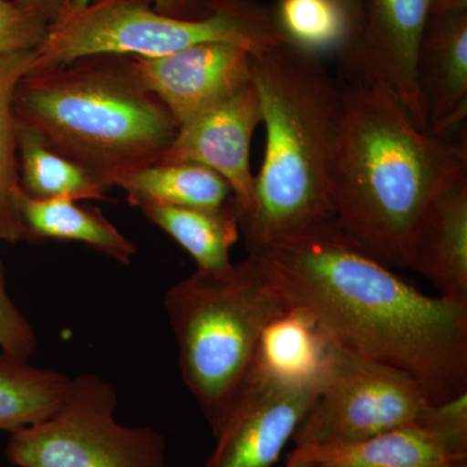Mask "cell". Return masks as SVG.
<instances>
[{"instance_id":"obj_1","label":"cell","mask_w":467,"mask_h":467,"mask_svg":"<svg viewBox=\"0 0 467 467\" xmlns=\"http://www.w3.org/2000/svg\"><path fill=\"white\" fill-rule=\"evenodd\" d=\"M335 346L407 371L430 402L467 392V306L429 296L322 223L256 254Z\"/></svg>"},{"instance_id":"obj_2","label":"cell","mask_w":467,"mask_h":467,"mask_svg":"<svg viewBox=\"0 0 467 467\" xmlns=\"http://www.w3.org/2000/svg\"><path fill=\"white\" fill-rule=\"evenodd\" d=\"M466 164L465 143L418 128L389 92L344 85L331 205L337 227L374 259L408 266L427 207L445 180Z\"/></svg>"},{"instance_id":"obj_3","label":"cell","mask_w":467,"mask_h":467,"mask_svg":"<svg viewBox=\"0 0 467 467\" xmlns=\"http://www.w3.org/2000/svg\"><path fill=\"white\" fill-rule=\"evenodd\" d=\"M266 147L250 211L239 220L248 254L334 220L330 177L344 85L321 57L288 41L251 60Z\"/></svg>"},{"instance_id":"obj_4","label":"cell","mask_w":467,"mask_h":467,"mask_svg":"<svg viewBox=\"0 0 467 467\" xmlns=\"http://www.w3.org/2000/svg\"><path fill=\"white\" fill-rule=\"evenodd\" d=\"M14 109L18 126L109 189L121 175L160 162L178 131L129 55L30 70L18 82Z\"/></svg>"},{"instance_id":"obj_5","label":"cell","mask_w":467,"mask_h":467,"mask_svg":"<svg viewBox=\"0 0 467 467\" xmlns=\"http://www.w3.org/2000/svg\"><path fill=\"white\" fill-rule=\"evenodd\" d=\"M287 306L257 254L227 272L196 270L165 294L181 377L213 435L250 371L264 327Z\"/></svg>"},{"instance_id":"obj_6","label":"cell","mask_w":467,"mask_h":467,"mask_svg":"<svg viewBox=\"0 0 467 467\" xmlns=\"http://www.w3.org/2000/svg\"><path fill=\"white\" fill-rule=\"evenodd\" d=\"M212 9L207 17L183 20L159 14L152 0H91L84 7L67 3L48 23L32 70L97 54L165 57L211 42L230 43L256 57L285 41L273 12L257 0H225Z\"/></svg>"},{"instance_id":"obj_7","label":"cell","mask_w":467,"mask_h":467,"mask_svg":"<svg viewBox=\"0 0 467 467\" xmlns=\"http://www.w3.org/2000/svg\"><path fill=\"white\" fill-rule=\"evenodd\" d=\"M115 386L98 374L72 378L47 420L9 434L5 457L16 467H167V444L152 426L116 420Z\"/></svg>"},{"instance_id":"obj_8","label":"cell","mask_w":467,"mask_h":467,"mask_svg":"<svg viewBox=\"0 0 467 467\" xmlns=\"http://www.w3.org/2000/svg\"><path fill=\"white\" fill-rule=\"evenodd\" d=\"M429 402L407 371L335 346L324 389L292 439L299 450L364 441L414 422Z\"/></svg>"},{"instance_id":"obj_9","label":"cell","mask_w":467,"mask_h":467,"mask_svg":"<svg viewBox=\"0 0 467 467\" xmlns=\"http://www.w3.org/2000/svg\"><path fill=\"white\" fill-rule=\"evenodd\" d=\"M432 8L434 0H362L361 24L340 54L348 84L389 92L423 130L429 119L417 63Z\"/></svg>"},{"instance_id":"obj_10","label":"cell","mask_w":467,"mask_h":467,"mask_svg":"<svg viewBox=\"0 0 467 467\" xmlns=\"http://www.w3.org/2000/svg\"><path fill=\"white\" fill-rule=\"evenodd\" d=\"M324 384H295L248 373L214 434L202 467H272Z\"/></svg>"},{"instance_id":"obj_11","label":"cell","mask_w":467,"mask_h":467,"mask_svg":"<svg viewBox=\"0 0 467 467\" xmlns=\"http://www.w3.org/2000/svg\"><path fill=\"white\" fill-rule=\"evenodd\" d=\"M261 122L259 95L251 81L181 125L160 162H192L216 171L232 189L241 220L250 211L254 199L250 150L254 130Z\"/></svg>"},{"instance_id":"obj_12","label":"cell","mask_w":467,"mask_h":467,"mask_svg":"<svg viewBox=\"0 0 467 467\" xmlns=\"http://www.w3.org/2000/svg\"><path fill=\"white\" fill-rule=\"evenodd\" d=\"M252 55L223 42L202 43L159 57H133L143 85L178 128L252 81Z\"/></svg>"},{"instance_id":"obj_13","label":"cell","mask_w":467,"mask_h":467,"mask_svg":"<svg viewBox=\"0 0 467 467\" xmlns=\"http://www.w3.org/2000/svg\"><path fill=\"white\" fill-rule=\"evenodd\" d=\"M407 267L429 279L442 299L467 306V164L445 180L427 207Z\"/></svg>"},{"instance_id":"obj_14","label":"cell","mask_w":467,"mask_h":467,"mask_svg":"<svg viewBox=\"0 0 467 467\" xmlns=\"http://www.w3.org/2000/svg\"><path fill=\"white\" fill-rule=\"evenodd\" d=\"M418 84L431 133H453L467 113V11L432 12L420 52Z\"/></svg>"},{"instance_id":"obj_15","label":"cell","mask_w":467,"mask_h":467,"mask_svg":"<svg viewBox=\"0 0 467 467\" xmlns=\"http://www.w3.org/2000/svg\"><path fill=\"white\" fill-rule=\"evenodd\" d=\"M335 344L308 309L288 306L267 322L248 373L295 384H325Z\"/></svg>"},{"instance_id":"obj_16","label":"cell","mask_w":467,"mask_h":467,"mask_svg":"<svg viewBox=\"0 0 467 467\" xmlns=\"http://www.w3.org/2000/svg\"><path fill=\"white\" fill-rule=\"evenodd\" d=\"M294 451L310 467H467V457L416 420L353 444Z\"/></svg>"},{"instance_id":"obj_17","label":"cell","mask_w":467,"mask_h":467,"mask_svg":"<svg viewBox=\"0 0 467 467\" xmlns=\"http://www.w3.org/2000/svg\"><path fill=\"white\" fill-rule=\"evenodd\" d=\"M18 209L24 226V241L84 243L117 263H131L137 247L99 209L88 208L69 199L38 201L20 192Z\"/></svg>"},{"instance_id":"obj_18","label":"cell","mask_w":467,"mask_h":467,"mask_svg":"<svg viewBox=\"0 0 467 467\" xmlns=\"http://www.w3.org/2000/svg\"><path fill=\"white\" fill-rule=\"evenodd\" d=\"M135 207L177 242L195 260L198 270L223 273L234 266L230 250L241 234L235 204L211 209L142 202Z\"/></svg>"},{"instance_id":"obj_19","label":"cell","mask_w":467,"mask_h":467,"mask_svg":"<svg viewBox=\"0 0 467 467\" xmlns=\"http://www.w3.org/2000/svg\"><path fill=\"white\" fill-rule=\"evenodd\" d=\"M113 187L124 190L134 207L142 202L211 209L235 204L220 174L192 162H156L135 169L117 178Z\"/></svg>"},{"instance_id":"obj_20","label":"cell","mask_w":467,"mask_h":467,"mask_svg":"<svg viewBox=\"0 0 467 467\" xmlns=\"http://www.w3.org/2000/svg\"><path fill=\"white\" fill-rule=\"evenodd\" d=\"M18 183L21 192L38 201H106L109 187L72 160L64 158L17 125Z\"/></svg>"},{"instance_id":"obj_21","label":"cell","mask_w":467,"mask_h":467,"mask_svg":"<svg viewBox=\"0 0 467 467\" xmlns=\"http://www.w3.org/2000/svg\"><path fill=\"white\" fill-rule=\"evenodd\" d=\"M72 378L33 367L0 352V431L9 434L51 417L63 404Z\"/></svg>"},{"instance_id":"obj_22","label":"cell","mask_w":467,"mask_h":467,"mask_svg":"<svg viewBox=\"0 0 467 467\" xmlns=\"http://www.w3.org/2000/svg\"><path fill=\"white\" fill-rule=\"evenodd\" d=\"M36 60V50L0 54V242L24 241L14 99L18 82L33 69Z\"/></svg>"},{"instance_id":"obj_23","label":"cell","mask_w":467,"mask_h":467,"mask_svg":"<svg viewBox=\"0 0 467 467\" xmlns=\"http://www.w3.org/2000/svg\"><path fill=\"white\" fill-rule=\"evenodd\" d=\"M272 12L285 41L318 57L342 54L356 30L343 0H279Z\"/></svg>"},{"instance_id":"obj_24","label":"cell","mask_w":467,"mask_h":467,"mask_svg":"<svg viewBox=\"0 0 467 467\" xmlns=\"http://www.w3.org/2000/svg\"><path fill=\"white\" fill-rule=\"evenodd\" d=\"M416 422L441 436L461 456L467 457V392L441 402H429Z\"/></svg>"},{"instance_id":"obj_25","label":"cell","mask_w":467,"mask_h":467,"mask_svg":"<svg viewBox=\"0 0 467 467\" xmlns=\"http://www.w3.org/2000/svg\"><path fill=\"white\" fill-rule=\"evenodd\" d=\"M45 18L24 9L14 0L0 5V54L36 50L47 32Z\"/></svg>"},{"instance_id":"obj_26","label":"cell","mask_w":467,"mask_h":467,"mask_svg":"<svg viewBox=\"0 0 467 467\" xmlns=\"http://www.w3.org/2000/svg\"><path fill=\"white\" fill-rule=\"evenodd\" d=\"M38 347L36 331L8 295L5 266L0 257V349L14 358L27 359Z\"/></svg>"},{"instance_id":"obj_27","label":"cell","mask_w":467,"mask_h":467,"mask_svg":"<svg viewBox=\"0 0 467 467\" xmlns=\"http://www.w3.org/2000/svg\"><path fill=\"white\" fill-rule=\"evenodd\" d=\"M91 0H70L75 7H84ZM153 9L159 14L183 20H198L212 14L208 0H152Z\"/></svg>"},{"instance_id":"obj_28","label":"cell","mask_w":467,"mask_h":467,"mask_svg":"<svg viewBox=\"0 0 467 467\" xmlns=\"http://www.w3.org/2000/svg\"><path fill=\"white\" fill-rule=\"evenodd\" d=\"M20 7L33 12L51 23L58 11L70 3V0H14Z\"/></svg>"},{"instance_id":"obj_29","label":"cell","mask_w":467,"mask_h":467,"mask_svg":"<svg viewBox=\"0 0 467 467\" xmlns=\"http://www.w3.org/2000/svg\"><path fill=\"white\" fill-rule=\"evenodd\" d=\"M467 11V0H434L432 12Z\"/></svg>"},{"instance_id":"obj_30","label":"cell","mask_w":467,"mask_h":467,"mask_svg":"<svg viewBox=\"0 0 467 467\" xmlns=\"http://www.w3.org/2000/svg\"><path fill=\"white\" fill-rule=\"evenodd\" d=\"M343 3L348 9L350 17L355 23L356 30H358L362 18V0H343Z\"/></svg>"},{"instance_id":"obj_31","label":"cell","mask_w":467,"mask_h":467,"mask_svg":"<svg viewBox=\"0 0 467 467\" xmlns=\"http://www.w3.org/2000/svg\"><path fill=\"white\" fill-rule=\"evenodd\" d=\"M285 467H310V463L300 456L297 451H292L288 454L287 465Z\"/></svg>"},{"instance_id":"obj_32","label":"cell","mask_w":467,"mask_h":467,"mask_svg":"<svg viewBox=\"0 0 467 467\" xmlns=\"http://www.w3.org/2000/svg\"><path fill=\"white\" fill-rule=\"evenodd\" d=\"M225 2V0H208L209 5H214V3Z\"/></svg>"},{"instance_id":"obj_33","label":"cell","mask_w":467,"mask_h":467,"mask_svg":"<svg viewBox=\"0 0 467 467\" xmlns=\"http://www.w3.org/2000/svg\"><path fill=\"white\" fill-rule=\"evenodd\" d=\"M3 2H5V0H0V5H2Z\"/></svg>"}]
</instances>
